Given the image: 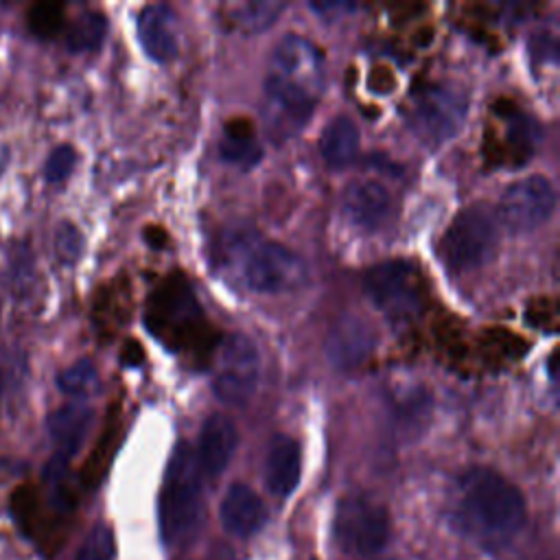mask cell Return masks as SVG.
Listing matches in <instances>:
<instances>
[{"mask_svg": "<svg viewBox=\"0 0 560 560\" xmlns=\"http://www.w3.org/2000/svg\"><path fill=\"white\" fill-rule=\"evenodd\" d=\"M499 245V223L492 210L481 203L464 208L446 228L440 241V256L446 267L466 273L486 265Z\"/></svg>", "mask_w": 560, "mask_h": 560, "instance_id": "cell-5", "label": "cell"}, {"mask_svg": "<svg viewBox=\"0 0 560 560\" xmlns=\"http://www.w3.org/2000/svg\"><path fill=\"white\" fill-rule=\"evenodd\" d=\"M374 335L370 324L359 315H341L328 330L324 352L335 370H354L370 357Z\"/></svg>", "mask_w": 560, "mask_h": 560, "instance_id": "cell-12", "label": "cell"}, {"mask_svg": "<svg viewBox=\"0 0 560 560\" xmlns=\"http://www.w3.org/2000/svg\"><path fill=\"white\" fill-rule=\"evenodd\" d=\"M451 518L459 534L483 547L505 545L525 523V499L499 472L475 466L457 481Z\"/></svg>", "mask_w": 560, "mask_h": 560, "instance_id": "cell-1", "label": "cell"}, {"mask_svg": "<svg viewBox=\"0 0 560 560\" xmlns=\"http://www.w3.org/2000/svg\"><path fill=\"white\" fill-rule=\"evenodd\" d=\"M26 361L22 352H7L0 359V405H11L24 383Z\"/></svg>", "mask_w": 560, "mask_h": 560, "instance_id": "cell-25", "label": "cell"}, {"mask_svg": "<svg viewBox=\"0 0 560 560\" xmlns=\"http://www.w3.org/2000/svg\"><path fill=\"white\" fill-rule=\"evenodd\" d=\"M147 326L173 350H201L208 341V324L190 284L171 276L147 304Z\"/></svg>", "mask_w": 560, "mask_h": 560, "instance_id": "cell-2", "label": "cell"}, {"mask_svg": "<svg viewBox=\"0 0 560 560\" xmlns=\"http://www.w3.org/2000/svg\"><path fill=\"white\" fill-rule=\"evenodd\" d=\"M144 359V352H142V346L138 343V341H133V339H129L127 343H125V348H122V354H120V361L125 363V365H138L140 361Z\"/></svg>", "mask_w": 560, "mask_h": 560, "instance_id": "cell-33", "label": "cell"}, {"mask_svg": "<svg viewBox=\"0 0 560 560\" xmlns=\"http://www.w3.org/2000/svg\"><path fill=\"white\" fill-rule=\"evenodd\" d=\"M63 11L61 2H35L26 13L28 31L39 39H52L66 26Z\"/></svg>", "mask_w": 560, "mask_h": 560, "instance_id": "cell-24", "label": "cell"}, {"mask_svg": "<svg viewBox=\"0 0 560 560\" xmlns=\"http://www.w3.org/2000/svg\"><path fill=\"white\" fill-rule=\"evenodd\" d=\"M525 348L527 343L518 335H512L510 330H488L483 335V350L501 359H516L525 352Z\"/></svg>", "mask_w": 560, "mask_h": 560, "instance_id": "cell-30", "label": "cell"}, {"mask_svg": "<svg viewBox=\"0 0 560 560\" xmlns=\"http://www.w3.org/2000/svg\"><path fill=\"white\" fill-rule=\"evenodd\" d=\"M532 52L542 59V61H556L558 44H556V33L551 31H536L532 37Z\"/></svg>", "mask_w": 560, "mask_h": 560, "instance_id": "cell-32", "label": "cell"}, {"mask_svg": "<svg viewBox=\"0 0 560 560\" xmlns=\"http://www.w3.org/2000/svg\"><path fill=\"white\" fill-rule=\"evenodd\" d=\"M236 442L238 431L228 416H208L199 435V468H203V472L210 477L221 475L236 451Z\"/></svg>", "mask_w": 560, "mask_h": 560, "instance_id": "cell-14", "label": "cell"}, {"mask_svg": "<svg viewBox=\"0 0 560 560\" xmlns=\"http://www.w3.org/2000/svg\"><path fill=\"white\" fill-rule=\"evenodd\" d=\"M33 280V256L24 245H13L7 256V282L13 293H24Z\"/></svg>", "mask_w": 560, "mask_h": 560, "instance_id": "cell-26", "label": "cell"}, {"mask_svg": "<svg viewBox=\"0 0 560 560\" xmlns=\"http://www.w3.org/2000/svg\"><path fill=\"white\" fill-rule=\"evenodd\" d=\"M57 387L70 398H88L98 389V372L90 359H79L57 374Z\"/></svg>", "mask_w": 560, "mask_h": 560, "instance_id": "cell-23", "label": "cell"}, {"mask_svg": "<svg viewBox=\"0 0 560 560\" xmlns=\"http://www.w3.org/2000/svg\"><path fill=\"white\" fill-rule=\"evenodd\" d=\"M77 164V151L70 144H59L55 147L44 164V177L48 184H61L68 179V175L74 171Z\"/></svg>", "mask_w": 560, "mask_h": 560, "instance_id": "cell-28", "label": "cell"}, {"mask_svg": "<svg viewBox=\"0 0 560 560\" xmlns=\"http://www.w3.org/2000/svg\"><path fill=\"white\" fill-rule=\"evenodd\" d=\"M300 470L302 457L298 442L289 435H273L265 459V479L269 490L278 497L291 494L300 481Z\"/></svg>", "mask_w": 560, "mask_h": 560, "instance_id": "cell-17", "label": "cell"}, {"mask_svg": "<svg viewBox=\"0 0 560 560\" xmlns=\"http://www.w3.org/2000/svg\"><path fill=\"white\" fill-rule=\"evenodd\" d=\"M322 155L326 164L341 168L350 164L359 151V129L348 116L332 118L322 133Z\"/></svg>", "mask_w": 560, "mask_h": 560, "instance_id": "cell-20", "label": "cell"}, {"mask_svg": "<svg viewBox=\"0 0 560 560\" xmlns=\"http://www.w3.org/2000/svg\"><path fill=\"white\" fill-rule=\"evenodd\" d=\"M284 4L276 0H252L234 7L230 11V20L243 31V33H260L269 28L276 18L282 13Z\"/></svg>", "mask_w": 560, "mask_h": 560, "instance_id": "cell-22", "label": "cell"}, {"mask_svg": "<svg viewBox=\"0 0 560 560\" xmlns=\"http://www.w3.org/2000/svg\"><path fill=\"white\" fill-rule=\"evenodd\" d=\"M238 245V271L252 291L282 293L298 289L306 280V265L289 247L265 238H245Z\"/></svg>", "mask_w": 560, "mask_h": 560, "instance_id": "cell-6", "label": "cell"}, {"mask_svg": "<svg viewBox=\"0 0 560 560\" xmlns=\"http://www.w3.org/2000/svg\"><path fill=\"white\" fill-rule=\"evenodd\" d=\"M138 39L155 61H171L179 50L177 15L166 4H147L138 13Z\"/></svg>", "mask_w": 560, "mask_h": 560, "instance_id": "cell-13", "label": "cell"}, {"mask_svg": "<svg viewBox=\"0 0 560 560\" xmlns=\"http://www.w3.org/2000/svg\"><path fill=\"white\" fill-rule=\"evenodd\" d=\"M201 521V472L188 444H177L160 492V527L166 540L188 538Z\"/></svg>", "mask_w": 560, "mask_h": 560, "instance_id": "cell-3", "label": "cell"}, {"mask_svg": "<svg viewBox=\"0 0 560 560\" xmlns=\"http://www.w3.org/2000/svg\"><path fill=\"white\" fill-rule=\"evenodd\" d=\"M332 534L348 553H376L389 538L387 510L368 497H346L335 512Z\"/></svg>", "mask_w": 560, "mask_h": 560, "instance_id": "cell-8", "label": "cell"}, {"mask_svg": "<svg viewBox=\"0 0 560 560\" xmlns=\"http://www.w3.org/2000/svg\"><path fill=\"white\" fill-rule=\"evenodd\" d=\"M116 556V542L114 534L107 525H94L90 534L85 536L83 545L79 547L77 560H114Z\"/></svg>", "mask_w": 560, "mask_h": 560, "instance_id": "cell-27", "label": "cell"}, {"mask_svg": "<svg viewBox=\"0 0 560 560\" xmlns=\"http://www.w3.org/2000/svg\"><path fill=\"white\" fill-rule=\"evenodd\" d=\"M92 418H94L92 409L83 402H68L48 413L46 429H48L59 455L70 459L81 448V444L90 431Z\"/></svg>", "mask_w": 560, "mask_h": 560, "instance_id": "cell-16", "label": "cell"}, {"mask_svg": "<svg viewBox=\"0 0 560 560\" xmlns=\"http://www.w3.org/2000/svg\"><path fill=\"white\" fill-rule=\"evenodd\" d=\"M267 510L260 497L245 483H234L221 501V523L234 536H252L265 523Z\"/></svg>", "mask_w": 560, "mask_h": 560, "instance_id": "cell-15", "label": "cell"}, {"mask_svg": "<svg viewBox=\"0 0 560 560\" xmlns=\"http://www.w3.org/2000/svg\"><path fill=\"white\" fill-rule=\"evenodd\" d=\"M260 378L258 348L247 335H230L219 350L212 389L228 405H245L256 392Z\"/></svg>", "mask_w": 560, "mask_h": 560, "instance_id": "cell-10", "label": "cell"}, {"mask_svg": "<svg viewBox=\"0 0 560 560\" xmlns=\"http://www.w3.org/2000/svg\"><path fill=\"white\" fill-rule=\"evenodd\" d=\"M219 151L223 160L238 164L241 168L254 166L262 155V149L256 142L254 122L243 116L230 118L223 127V140L219 144Z\"/></svg>", "mask_w": 560, "mask_h": 560, "instance_id": "cell-19", "label": "cell"}, {"mask_svg": "<svg viewBox=\"0 0 560 560\" xmlns=\"http://www.w3.org/2000/svg\"><path fill=\"white\" fill-rule=\"evenodd\" d=\"M55 252L63 265H74L83 252V234L74 223H59L55 232Z\"/></svg>", "mask_w": 560, "mask_h": 560, "instance_id": "cell-29", "label": "cell"}, {"mask_svg": "<svg viewBox=\"0 0 560 560\" xmlns=\"http://www.w3.org/2000/svg\"><path fill=\"white\" fill-rule=\"evenodd\" d=\"M107 33V18L98 11H83L66 26V48L70 52H92L101 48Z\"/></svg>", "mask_w": 560, "mask_h": 560, "instance_id": "cell-21", "label": "cell"}, {"mask_svg": "<svg viewBox=\"0 0 560 560\" xmlns=\"http://www.w3.org/2000/svg\"><path fill=\"white\" fill-rule=\"evenodd\" d=\"M556 208V190L545 175H529L505 188L499 201V221L514 234L540 228Z\"/></svg>", "mask_w": 560, "mask_h": 560, "instance_id": "cell-11", "label": "cell"}, {"mask_svg": "<svg viewBox=\"0 0 560 560\" xmlns=\"http://www.w3.org/2000/svg\"><path fill=\"white\" fill-rule=\"evenodd\" d=\"M144 238L151 247H158L162 249L166 243H168V234L162 230V228H155V225H149L147 232H144Z\"/></svg>", "mask_w": 560, "mask_h": 560, "instance_id": "cell-34", "label": "cell"}, {"mask_svg": "<svg viewBox=\"0 0 560 560\" xmlns=\"http://www.w3.org/2000/svg\"><path fill=\"white\" fill-rule=\"evenodd\" d=\"M311 7L319 13H324V15H330L335 11H350L352 9V4H346V2H313Z\"/></svg>", "mask_w": 560, "mask_h": 560, "instance_id": "cell-35", "label": "cell"}, {"mask_svg": "<svg viewBox=\"0 0 560 560\" xmlns=\"http://www.w3.org/2000/svg\"><path fill=\"white\" fill-rule=\"evenodd\" d=\"M468 98L455 85H429L420 90L407 112V120L416 138L429 147H438L455 136L464 122Z\"/></svg>", "mask_w": 560, "mask_h": 560, "instance_id": "cell-7", "label": "cell"}, {"mask_svg": "<svg viewBox=\"0 0 560 560\" xmlns=\"http://www.w3.org/2000/svg\"><path fill=\"white\" fill-rule=\"evenodd\" d=\"M267 79L317 103L326 79L322 52L306 37L289 33L273 48Z\"/></svg>", "mask_w": 560, "mask_h": 560, "instance_id": "cell-9", "label": "cell"}, {"mask_svg": "<svg viewBox=\"0 0 560 560\" xmlns=\"http://www.w3.org/2000/svg\"><path fill=\"white\" fill-rule=\"evenodd\" d=\"M363 289L370 302L396 326L413 322L427 306L429 287L422 271L407 260H385L368 269Z\"/></svg>", "mask_w": 560, "mask_h": 560, "instance_id": "cell-4", "label": "cell"}, {"mask_svg": "<svg viewBox=\"0 0 560 560\" xmlns=\"http://www.w3.org/2000/svg\"><path fill=\"white\" fill-rule=\"evenodd\" d=\"M525 319L534 326V328H542V330H549L553 332L556 326H558V308L553 304V300L549 298H538V300H532L525 308Z\"/></svg>", "mask_w": 560, "mask_h": 560, "instance_id": "cell-31", "label": "cell"}, {"mask_svg": "<svg viewBox=\"0 0 560 560\" xmlns=\"http://www.w3.org/2000/svg\"><path fill=\"white\" fill-rule=\"evenodd\" d=\"M343 208L354 223L376 228L389 214L392 197L383 184L374 179H357L346 188Z\"/></svg>", "mask_w": 560, "mask_h": 560, "instance_id": "cell-18", "label": "cell"}]
</instances>
